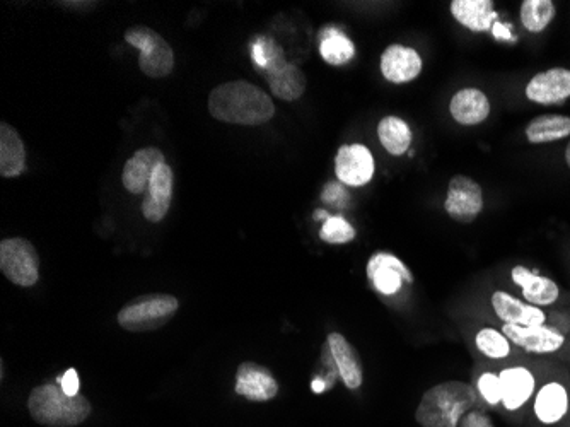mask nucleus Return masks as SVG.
Wrapping results in <instances>:
<instances>
[{"label":"nucleus","instance_id":"nucleus-1","mask_svg":"<svg viewBox=\"0 0 570 427\" xmlns=\"http://www.w3.org/2000/svg\"><path fill=\"white\" fill-rule=\"evenodd\" d=\"M209 113L219 122L258 127L275 115L272 98L248 81L219 84L209 96Z\"/></svg>","mask_w":570,"mask_h":427},{"label":"nucleus","instance_id":"nucleus-2","mask_svg":"<svg viewBox=\"0 0 570 427\" xmlns=\"http://www.w3.org/2000/svg\"><path fill=\"white\" fill-rule=\"evenodd\" d=\"M477 404V392L463 381H444L420 398L415 421L422 427H458L466 412Z\"/></svg>","mask_w":570,"mask_h":427},{"label":"nucleus","instance_id":"nucleus-3","mask_svg":"<svg viewBox=\"0 0 570 427\" xmlns=\"http://www.w3.org/2000/svg\"><path fill=\"white\" fill-rule=\"evenodd\" d=\"M28 409L41 426H79L91 414V404L86 397H69L57 385H41L31 392Z\"/></svg>","mask_w":570,"mask_h":427},{"label":"nucleus","instance_id":"nucleus-4","mask_svg":"<svg viewBox=\"0 0 570 427\" xmlns=\"http://www.w3.org/2000/svg\"><path fill=\"white\" fill-rule=\"evenodd\" d=\"M253 62L262 76L267 79L275 98L296 101L306 93V76L292 62H287L282 48L274 40H260L253 47Z\"/></svg>","mask_w":570,"mask_h":427},{"label":"nucleus","instance_id":"nucleus-5","mask_svg":"<svg viewBox=\"0 0 570 427\" xmlns=\"http://www.w3.org/2000/svg\"><path fill=\"white\" fill-rule=\"evenodd\" d=\"M178 308L180 303L171 294H144L123 306L118 323L128 332H149L166 325Z\"/></svg>","mask_w":570,"mask_h":427},{"label":"nucleus","instance_id":"nucleus-6","mask_svg":"<svg viewBox=\"0 0 570 427\" xmlns=\"http://www.w3.org/2000/svg\"><path fill=\"white\" fill-rule=\"evenodd\" d=\"M125 41L139 48L140 71L152 79L168 77L175 69V52L163 36L147 26H134L125 31Z\"/></svg>","mask_w":570,"mask_h":427},{"label":"nucleus","instance_id":"nucleus-7","mask_svg":"<svg viewBox=\"0 0 570 427\" xmlns=\"http://www.w3.org/2000/svg\"><path fill=\"white\" fill-rule=\"evenodd\" d=\"M0 270L16 286H35L40 279V257L33 243L24 238L2 240Z\"/></svg>","mask_w":570,"mask_h":427},{"label":"nucleus","instance_id":"nucleus-8","mask_svg":"<svg viewBox=\"0 0 570 427\" xmlns=\"http://www.w3.org/2000/svg\"><path fill=\"white\" fill-rule=\"evenodd\" d=\"M444 211L456 223H473L483 211L482 187L470 176H453L444 200Z\"/></svg>","mask_w":570,"mask_h":427},{"label":"nucleus","instance_id":"nucleus-9","mask_svg":"<svg viewBox=\"0 0 570 427\" xmlns=\"http://www.w3.org/2000/svg\"><path fill=\"white\" fill-rule=\"evenodd\" d=\"M367 277L374 289L384 296H395L403 284H413V275L400 258L388 252L374 253L367 262Z\"/></svg>","mask_w":570,"mask_h":427},{"label":"nucleus","instance_id":"nucleus-10","mask_svg":"<svg viewBox=\"0 0 570 427\" xmlns=\"http://www.w3.org/2000/svg\"><path fill=\"white\" fill-rule=\"evenodd\" d=\"M376 164L369 147L362 144H345L335 156V175L349 187H364L373 180Z\"/></svg>","mask_w":570,"mask_h":427},{"label":"nucleus","instance_id":"nucleus-11","mask_svg":"<svg viewBox=\"0 0 570 427\" xmlns=\"http://www.w3.org/2000/svg\"><path fill=\"white\" fill-rule=\"evenodd\" d=\"M381 74L393 84H407L422 74L424 62L420 53L412 47L393 43L381 55Z\"/></svg>","mask_w":570,"mask_h":427},{"label":"nucleus","instance_id":"nucleus-12","mask_svg":"<svg viewBox=\"0 0 570 427\" xmlns=\"http://www.w3.org/2000/svg\"><path fill=\"white\" fill-rule=\"evenodd\" d=\"M526 98L536 105H562L570 98V71L555 67L538 72L526 86Z\"/></svg>","mask_w":570,"mask_h":427},{"label":"nucleus","instance_id":"nucleus-13","mask_svg":"<svg viewBox=\"0 0 570 427\" xmlns=\"http://www.w3.org/2000/svg\"><path fill=\"white\" fill-rule=\"evenodd\" d=\"M502 334L524 351L535 352V354H552V352L559 351L565 342V337L560 334L559 330L545 327V325L519 327V325L504 323Z\"/></svg>","mask_w":570,"mask_h":427},{"label":"nucleus","instance_id":"nucleus-14","mask_svg":"<svg viewBox=\"0 0 570 427\" xmlns=\"http://www.w3.org/2000/svg\"><path fill=\"white\" fill-rule=\"evenodd\" d=\"M236 393L251 402H268L277 397L279 383L267 368L248 361L239 364L236 373Z\"/></svg>","mask_w":570,"mask_h":427},{"label":"nucleus","instance_id":"nucleus-15","mask_svg":"<svg viewBox=\"0 0 570 427\" xmlns=\"http://www.w3.org/2000/svg\"><path fill=\"white\" fill-rule=\"evenodd\" d=\"M164 154L158 147H146L128 159L123 168V187L127 188L130 194L140 195L149 190L152 175L159 164H164Z\"/></svg>","mask_w":570,"mask_h":427},{"label":"nucleus","instance_id":"nucleus-16","mask_svg":"<svg viewBox=\"0 0 570 427\" xmlns=\"http://www.w3.org/2000/svg\"><path fill=\"white\" fill-rule=\"evenodd\" d=\"M171 200H173V170L166 163L159 164L142 202V214L151 223H161L168 214Z\"/></svg>","mask_w":570,"mask_h":427},{"label":"nucleus","instance_id":"nucleus-17","mask_svg":"<svg viewBox=\"0 0 570 427\" xmlns=\"http://www.w3.org/2000/svg\"><path fill=\"white\" fill-rule=\"evenodd\" d=\"M490 303H492L495 315L509 325L538 327V325H545L547 322V315L538 306L523 303V301H519L518 298H514L509 293H504V291H495Z\"/></svg>","mask_w":570,"mask_h":427},{"label":"nucleus","instance_id":"nucleus-18","mask_svg":"<svg viewBox=\"0 0 570 427\" xmlns=\"http://www.w3.org/2000/svg\"><path fill=\"white\" fill-rule=\"evenodd\" d=\"M490 110L492 106H490L487 94L477 88L461 89L454 94L449 103V113L454 118V122L466 125V127L485 122L489 118Z\"/></svg>","mask_w":570,"mask_h":427},{"label":"nucleus","instance_id":"nucleus-19","mask_svg":"<svg viewBox=\"0 0 570 427\" xmlns=\"http://www.w3.org/2000/svg\"><path fill=\"white\" fill-rule=\"evenodd\" d=\"M328 346L332 351L333 359L337 364L338 375L345 383V387L349 390H357L361 388L364 381V371H362L361 357L355 351V347L345 339L344 335L333 332L328 335Z\"/></svg>","mask_w":570,"mask_h":427},{"label":"nucleus","instance_id":"nucleus-20","mask_svg":"<svg viewBox=\"0 0 570 427\" xmlns=\"http://www.w3.org/2000/svg\"><path fill=\"white\" fill-rule=\"evenodd\" d=\"M512 281L523 289V296L530 305L550 306L559 299L557 282L548 277H541L523 265H516L511 272Z\"/></svg>","mask_w":570,"mask_h":427},{"label":"nucleus","instance_id":"nucleus-21","mask_svg":"<svg viewBox=\"0 0 570 427\" xmlns=\"http://www.w3.org/2000/svg\"><path fill=\"white\" fill-rule=\"evenodd\" d=\"M449 9L456 23L473 33L489 31L494 19H497L492 0H453Z\"/></svg>","mask_w":570,"mask_h":427},{"label":"nucleus","instance_id":"nucleus-22","mask_svg":"<svg viewBox=\"0 0 570 427\" xmlns=\"http://www.w3.org/2000/svg\"><path fill=\"white\" fill-rule=\"evenodd\" d=\"M502 404L507 410H518L523 407L535 392V376L530 369L506 368L502 369Z\"/></svg>","mask_w":570,"mask_h":427},{"label":"nucleus","instance_id":"nucleus-23","mask_svg":"<svg viewBox=\"0 0 570 427\" xmlns=\"http://www.w3.org/2000/svg\"><path fill=\"white\" fill-rule=\"evenodd\" d=\"M26 171V147L18 130L9 123H0V175L16 178Z\"/></svg>","mask_w":570,"mask_h":427},{"label":"nucleus","instance_id":"nucleus-24","mask_svg":"<svg viewBox=\"0 0 570 427\" xmlns=\"http://www.w3.org/2000/svg\"><path fill=\"white\" fill-rule=\"evenodd\" d=\"M569 409V395L560 383L553 381L541 388L535 400V414L543 424L562 421Z\"/></svg>","mask_w":570,"mask_h":427},{"label":"nucleus","instance_id":"nucleus-25","mask_svg":"<svg viewBox=\"0 0 570 427\" xmlns=\"http://www.w3.org/2000/svg\"><path fill=\"white\" fill-rule=\"evenodd\" d=\"M524 134L530 144H550V142L560 141L570 135V117L540 115L526 125Z\"/></svg>","mask_w":570,"mask_h":427},{"label":"nucleus","instance_id":"nucleus-26","mask_svg":"<svg viewBox=\"0 0 570 427\" xmlns=\"http://www.w3.org/2000/svg\"><path fill=\"white\" fill-rule=\"evenodd\" d=\"M379 142L391 156H403L412 146V129L403 118L384 117L378 123Z\"/></svg>","mask_w":570,"mask_h":427},{"label":"nucleus","instance_id":"nucleus-27","mask_svg":"<svg viewBox=\"0 0 570 427\" xmlns=\"http://www.w3.org/2000/svg\"><path fill=\"white\" fill-rule=\"evenodd\" d=\"M320 53L326 64L345 65L354 59L355 47L352 40L338 30L323 31Z\"/></svg>","mask_w":570,"mask_h":427},{"label":"nucleus","instance_id":"nucleus-28","mask_svg":"<svg viewBox=\"0 0 570 427\" xmlns=\"http://www.w3.org/2000/svg\"><path fill=\"white\" fill-rule=\"evenodd\" d=\"M557 14L552 0H524L521 4V23L530 33L547 30Z\"/></svg>","mask_w":570,"mask_h":427},{"label":"nucleus","instance_id":"nucleus-29","mask_svg":"<svg viewBox=\"0 0 570 427\" xmlns=\"http://www.w3.org/2000/svg\"><path fill=\"white\" fill-rule=\"evenodd\" d=\"M478 351L489 359H506L511 354V344L506 335L495 328H482L475 337Z\"/></svg>","mask_w":570,"mask_h":427},{"label":"nucleus","instance_id":"nucleus-30","mask_svg":"<svg viewBox=\"0 0 570 427\" xmlns=\"http://www.w3.org/2000/svg\"><path fill=\"white\" fill-rule=\"evenodd\" d=\"M320 238L330 245H345L355 240V229L344 217L330 216L321 224Z\"/></svg>","mask_w":570,"mask_h":427},{"label":"nucleus","instance_id":"nucleus-31","mask_svg":"<svg viewBox=\"0 0 570 427\" xmlns=\"http://www.w3.org/2000/svg\"><path fill=\"white\" fill-rule=\"evenodd\" d=\"M478 392L482 395L483 400L490 405L501 404L502 402V383L501 376L495 373H483L478 378Z\"/></svg>","mask_w":570,"mask_h":427},{"label":"nucleus","instance_id":"nucleus-32","mask_svg":"<svg viewBox=\"0 0 570 427\" xmlns=\"http://www.w3.org/2000/svg\"><path fill=\"white\" fill-rule=\"evenodd\" d=\"M57 381L60 383V388H62L69 397H77V395H81V393H79L81 380H79V375H77L76 369H67L64 375L57 378Z\"/></svg>","mask_w":570,"mask_h":427},{"label":"nucleus","instance_id":"nucleus-33","mask_svg":"<svg viewBox=\"0 0 570 427\" xmlns=\"http://www.w3.org/2000/svg\"><path fill=\"white\" fill-rule=\"evenodd\" d=\"M458 427H494L492 426V421L489 417L485 416L480 410H472V412H466L463 419L460 421V426Z\"/></svg>","mask_w":570,"mask_h":427},{"label":"nucleus","instance_id":"nucleus-34","mask_svg":"<svg viewBox=\"0 0 570 427\" xmlns=\"http://www.w3.org/2000/svg\"><path fill=\"white\" fill-rule=\"evenodd\" d=\"M57 4L65 9H76V11H91L98 6V2H57Z\"/></svg>","mask_w":570,"mask_h":427},{"label":"nucleus","instance_id":"nucleus-35","mask_svg":"<svg viewBox=\"0 0 570 427\" xmlns=\"http://www.w3.org/2000/svg\"><path fill=\"white\" fill-rule=\"evenodd\" d=\"M565 163H567V166H569L570 170V142L569 146H567V149H565Z\"/></svg>","mask_w":570,"mask_h":427}]
</instances>
